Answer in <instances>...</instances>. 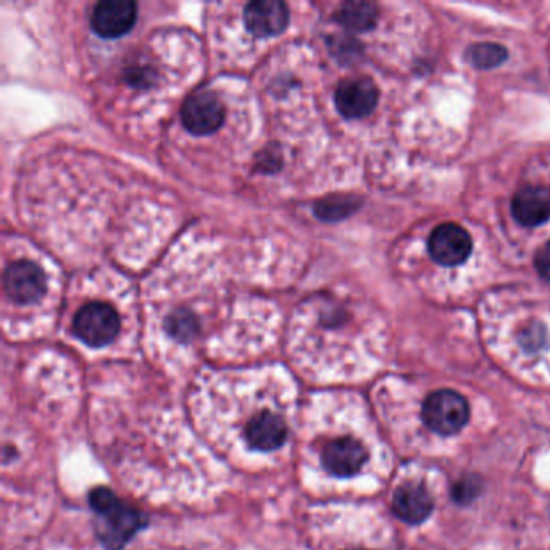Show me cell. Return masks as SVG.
<instances>
[{
	"instance_id": "6da1fadb",
	"label": "cell",
	"mask_w": 550,
	"mask_h": 550,
	"mask_svg": "<svg viewBox=\"0 0 550 550\" xmlns=\"http://www.w3.org/2000/svg\"><path fill=\"white\" fill-rule=\"evenodd\" d=\"M89 504L99 515L97 534L109 550L123 549L134 534L146 526V517L139 510L121 502L110 489H92Z\"/></svg>"
},
{
	"instance_id": "7a4b0ae2",
	"label": "cell",
	"mask_w": 550,
	"mask_h": 550,
	"mask_svg": "<svg viewBox=\"0 0 550 550\" xmlns=\"http://www.w3.org/2000/svg\"><path fill=\"white\" fill-rule=\"evenodd\" d=\"M421 417L425 425L441 436L460 433L470 420V407L459 392L442 389L431 394L423 404Z\"/></svg>"
},
{
	"instance_id": "3957f363",
	"label": "cell",
	"mask_w": 550,
	"mask_h": 550,
	"mask_svg": "<svg viewBox=\"0 0 550 550\" xmlns=\"http://www.w3.org/2000/svg\"><path fill=\"white\" fill-rule=\"evenodd\" d=\"M73 330L86 346L104 347L117 338L120 318L112 305L91 302L76 313Z\"/></svg>"
},
{
	"instance_id": "277c9868",
	"label": "cell",
	"mask_w": 550,
	"mask_h": 550,
	"mask_svg": "<svg viewBox=\"0 0 550 550\" xmlns=\"http://www.w3.org/2000/svg\"><path fill=\"white\" fill-rule=\"evenodd\" d=\"M181 120L184 128L196 136L215 133L225 121V105L212 91L194 92L184 102Z\"/></svg>"
},
{
	"instance_id": "5b68a950",
	"label": "cell",
	"mask_w": 550,
	"mask_h": 550,
	"mask_svg": "<svg viewBox=\"0 0 550 550\" xmlns=\"http://www.w3.org/2000/svg\"><path fill=\"white\" fill-rule=\"evenodd\" d=\"M471 249H473V242L470 234L463 230L462 226L454 223L439 225L431 233L428 241L431 259L444 267H457L467 262Z\"/></svg>"
},
{
	"instance_id": "8992f818",
	"label": "cell",
	"mask_w": 550,
	"mask_h": 550,
	"mask_svg": "<svg viewBox=\"0 0 550 550\" xmlns=\"http://www.w3.org/2000/svg\"><path fill=\"white\" fill-rule=\"evenodd\" d=\"M4 281L7 296L20 305L38 302L47 289L44 271L28 260L13 262L5 271Z\"/></svg>"
},
{
	"instance_id": "52a82bcc",
	"label": "cell",
	"mask_w": 550,
	"mask_h": 550,
	"mask_svg": "<svg viewBox=\"0 0 550 550\" xmlns=\"http://www.w3.org/2000/svg\"><path fill=\"white\" fill-rule=\"evenodd\" d=\"M380 99V91L376 84L360 76V78H347L339 84L334 94V102L339 113L346 118H363L375 110Z\"/></svg>"
},
{
	"instance_id": "ba28073f",
	"label": "cell",
	"mask_w": 550,
	"mask_h": 550,
	"mask_svg": "<svg viewBox=\"0 0 550 550\" xmlns=\"http://www.w3.org/2000/svg\"><path fill=\"white\" fill-rule=\"evenodd\" d=\"M138 18V5L130 0H105L92 12V30L100 38L117 39L133 28Z\"/></svg>"
},
{
	"instance_id": "9c48e42d",
	"label": "cell",
	"mask_w": 550,
	"mask_h": 550,
	"mask_svg": "<svg viewBox=\"0 0 550 550\" xmlns=\"http://www.w3.org/2000/svg\"><path fill=\"white\" fill-rule=\"evenodd\" d=\"M368 452L354 438H338L328 442L321 452V462L328 473L338 478H350L362 470Z\"/></svg>"
},
{
	"instance_id": "30bf717a",
	"label": "cell",
	"mask_w": 550,
	"mask_h": 550,
	"mask_svg": "<svg viewBox=\"0 0 550 550\" xmlns=\"http://www.w3.org/2000/svg\"><path fill=\"white\" fill-rule=\"evenodd\" d=\"M247 30L257 38H271L286 30L289 23L288 5L280 0L250 2L244 10Z\"/></svg>"
},
{
	"instance_id": "8fae6325",
	"label": "cell",
	"mask_w": 550,
	"mask_h": 550,
	"mask_svg": "<svg viewBox=\"0 0 550 550\" xmlns=\"http://www.w3.org/2000/svg\"><path fill=\"white\" fill-rule=\"evenodd\" d=\"M512 213L520 225L534 228L550 220V191L542 186H525L513 196Z\"/></svg>"
},
{
	"instance_id": "7c38bea8",
	"label": "cell",
	"mask_w": 550,
	"mask_h": 550,
	"mask_svg": "<svg viewBox=\"0 0 550 550\" xmlns=\"http://www.w3.org/2000/svg\"><path fill=\"white\" fill-rule=\"evenodd\" d=\"M246 441L250 449L271 452L280 449L288 441L286 421L273 412H262L249 421L246 428Z\"/></svg>"
},
{
	"instance_id": "4fadbf2b",
	"label": "cell",
	"mask_w": 550,
	"mask_h": 550,
	"mask_svg": "<svg viewBox=\"0 0 550 550\" xmlns=\"http://www.w3.org/2000/svg\"><path fill=\"white\" fill-rule=\"evenodd\" d=\"M392 512L409 525H420L433 513V499L420 484H404L392 496Z\"/></svg>"
},
{
	"instance_id": "5bb4252c",
	"label": "cell",
	"mask_w": 550,
	"mask_h": 550,
	"mask_svg": "<svg viewBox=\"0 0 550 550\" xmlns=\"http://www.w3.org/2000/svg\"><path fill=\"white\" fill-rule=\"evenodd\" d=\"M336 20L347 30L362 33L376 25L378 9L370 2H349L338 10Z\"/></svg>"
},
{
	"instance_id": "9a60e30c",
	"label": "cell",
	"mask_w": 550,
	"mask_h": 550,
	"mask_svg": "<svg viewBox=\"0 0 550 550\" xmlns=\"http://www.w3.org/2000/svg\"><path fill=\"white\" fill-rule=\"evenodd\" d=\"M360 200L354 196H330L315 205L317 217L323 221H341L359 209Z\"/></svg>"
},
{
	"instance_id": "2e32d148",
	"label": "cell",
	"mask_w": 550,
	"mask_h": 550,
	"mask_svg": "<svg viewBox=\"0 0 550 550\" xmlns=\"http://www.w3.org/2000/svg\"><path fill=\"white\" fill-rule=\"evenodd\" d=\"M467 59L473 67L491 70L507 60V49L494 42H480L468 49Z\"/></svg>"
},
{
	"instance_id": "e0dca14e",
	"label": "cell",
	"mask_w": 550,
	"mask_h": 550,
	"mask_svg": "<svg viewBox=\"0 0 550 550\" xmlns=\"http://www.w3.org/2000/svg\"><path fill=\"white\" fill-rule=\"evenodd\" d=\"M197 320L188 310H178L167 320V331L173 338L186 342L197 333Z\"/></svg>"
},
{
	"instance_id": "ac0fdd59",
	"label": "cell",
	"mask_w": 550,
	"mask_h": 550,
	"mask_svg": "<svg viewBox=\"0 0 550 550\" xmlns=\"http://www.w3.org/2000/svg\"><path fill=\"white\" fill-rule=\"evenodd\" d=\"M481 492V481L476 476H467L455 484L454 499L459 504H470Z\"/></svg>"
},
{
	"instance_id": "d6986e66",
	"label": "cell",
	"mask_w": 550,
	"mask_h": 550,
	"mask_svg": "<svg viewBox=\"0 0 550 550\" xmlns=\"http://www.w3.org/2000/svg\"><path fill=\"white\" fill-rule=\"evenodd\" d=\"M521 346L528 350H538L544 346L546 342V333L542 330V326L534 325L528 330L523 331L521 334Z\"/></svg>"
},
{
	"instance_id": "ffe728a7",
	"label": "cell",
	"mask_w": 550,
	"mask_h": 550,
	"mask_svg": "<svg viewBox=\"0 0 550 550\" xmlns=\"http://www.w3.org/2000/svg\"><path fill=\"white\" fill-rule=\"evenodd\" d=\"M534 267L544 280L550 281V241L546 242L534 257Z\"/></svg>"
}]
</instances>
